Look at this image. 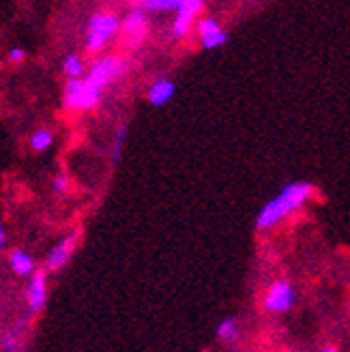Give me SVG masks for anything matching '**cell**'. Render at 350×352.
Returning a JSON list of instances; mask_svg holds the SVG:
<instances>
[{
	"label": "cell",
	"instance_id": "6da1fadb",
	"mask_svg": "<svg viewBox=\"0 0 350 352\" xmlns=\"http://www.w3.org/2000/svg\"><path fill=\"white\" fill-rule=\"evenodd\" d=\"M127 72V63L118 56L99 58L84 80H69L65 84L63 105L67 110H93L101 99V93Z\"/></svg>",
	"mask_w": 350,
	"mask_h": 352
},
{
	"label": "cell",
	"instance_id": "7a4b0ae2",
	"mask_svg": "<svg viewBox=\"0 0 350 352\" xmlns=\"http://www.w3.org/2000/svg\"><path fill=\"white\" fill-rule=\"evenodd\" d=\"M311 193H314V187L305 181L286 185L273 200H269L265 206H262V210L258 213V219H256V226L260 230H269V228L277 226L284 217L294 213L296 208H301L311 198Z\"/></svg>",
	"mask_w": 350,
	"mask_h": 352
},
{
	"label": "cell",
	"instance_id": "3957f363",
	"mask_svg": "<svg viewBox=\"0 0 350 352\" xmlns=\"http://www.w3.org/2000/svg\"><path fill=\"white\" fill-rule=\"evenodd\" d=\"M118 28H120V20L112 11H99L91 15L89 30H86V50L91 54H97V52H101L108 45V41L118 32Z\"/></svg>",
	"mask_w": 350,
	"mask_h": 352
},
{
	"label": "cell",
	"instance_id": "277c9868",
	"mask_svg": "<svg viewBox=\"0 0 350 352\" xmlns=\"http://www.w3.org/2000/svg\"><path fill=\"white\" fill-rule=\"evenodd\" d=\"M120 34H122V39H125L127 45H140L144 41L146 37V32H149V15L144 9H131L127 15H125V20L120 22Z\"/></svg>",
	"mask_w": 350,
	"mask_h": 352
},
{
	"label": "cell",
	"instance_id": "5b68a950",
	"mask_svg": "<svg viewBox=\"0 0 350 352\" xmlns=\"http://www.w3.org/2000/svg\"><path fill=\"white\" fill-rule=\"evenodd\" d=\"M294 305V288L290 281L279 279L265 294V309L271 314H284Z\"/></svg>",
	"mask_w": 350,
	"mask_h": 352
},
{
	"label": "cell",
	"instance_id": "8992f818",
	"mask_svg": "<svg viewBox=\"0 0 350 352\" xmlns=\"http://www.w3.org/2000/svg\"><path fill=\"white\" fill-rule=\"evenodd\" d=\"M200 11H202L200 0H181V7L174 11V22H172L174 37H185L189 32V26L196 22Z\"/></svg>",
	"mask_w": 350,
	"mask_h": 352
},
{
	"label": "cell",
	"instance_id": "52a82bcc",
	"mask_svg": "<svg viewBox=\"0 0 350 352\" xmlns=\"http://www.w3.org/2000/svg\"><path fill=\"white\" fill-rule=\"evenodd\" d=\"M80 232H72L69 236H65L61 243H56V248H52V252L45 258V271H58L69 262V258L74 256L76 245H78Z\"/></svg>",
	"mask_w": 350,
	"mask_h": 352
},
{
	"label": "cell",
	"instance_id": "ba28073f",
	"mask_svg": "<svg viewBox=\"0 0 350 352\" xmlns=\"http://www.w3.org/2000/svg\"><path fill=\"white\" fill-rule=\"evenodd\" d=\"M198 34H200V43L206 50H215L228 41V34L219 26L215 17H202L198 22Z\"/></svg>",
	"mask_w": 350,
	"mask_h": 352
},
{
	"label": "cell",
	"instance_id": "9c48e42d",
	"mask_svg": "<svg viewBox=\"0 0 350 352\" xmlns=\"http://www.w3.org/2000/svg\"><path fill=\"white\" fill-rule=\"evenodd\" d=\"M26 298H28V309L32 314H39L43 307H45V301H47V281H45V271H34L30 275V284H28V292H26Z\"/></svg>",
	"mask_w": 350,
	"mask_h": 352
},
{
	"label": "cell",
	"instance_id": "30bf717a",
	"mask_svg": "<svg viewBox=\"0 0 350 352\" xmlns=\"http://www.w3.org/2000/svg\"><path fill=\"white\" fill-rule=\"evenodd\" d=\"M174 93H177V86H174V82L162 78L149 88V103L151 105H166L174 97Z\"/></svg>",
	"mask_w": 350,
	"mask_h": 352
},
{
	"label": "cell",
	"instance_id": "8fae6325",
	"mask_svg": "<svg viewBox=\"0 0 350 352\" xmlns=\"http://www.w3.org/2000/svg\"><path fill=\"white\" fill-rule=\"evenodd\" d=\"M9 264H11L13 273H17L20 277H30L34 271H37V269H34L32 256L28 252H24V250H13L11 256H9Z\"/></svg>",
	"mask_w": 350,
	"mask_h": 352
},
{
	"label": "cell",
	"instance_id": "7c38bea8",
	"mask_svg": "<svg viewBox=\"0 0 350 352\" xmlns=\"http://www.w3.org/2000/svg\"><path fill=\"white\" fill-rule=\"evenodd\" d=\"M63 74L67 76V80H80V76H84V63L78 54H69L63 60Z\"/></svg>",
	"mask_w": 350,
	"mask_h": 352
},
{
	"label": "cell",
	"instance_id": "4fadbf2b",
	"mask_svg": "<svg viewBox=\"0 0 350 352\" xmlns=\"http://www.w3.org/2000/svg\"><path fill=\"white\" fill-rule=\"evenodd\" d=\"M52 144H54V133H52L50 129H45V127L37 129L30 135V146H32V151H37V153L47 151Z\"/></svg>",
	"mask_w": 350,
	"mask_h": 352
},
{
	"label": "cell",
	"instance_id": "5bb4252c",
	"mask_svg": "<svg viewBox=\"0 0 350 352\" xmlns=\"http://www.w3.org/2000/svg\"><path fill=\"white\" fill-rule=\"evenodd\" d=\"M237 336H239V322L234 318H223L217 324V338L219 340L232 342V340H237Z\"/></svg>",
	"mask_w": 350,
	"mask_h": 352
},
{
	"label": "cell",
	"instance_id": "9a60e30c",
	"mask_svg": "<svg viewBox=\"0 0 350 352\" xmlns=\"http://www.w3.org/2000/svg\"><path fill=\"white\" fill-rule=\"evenodd\" d=\"M181 7V0H146L142 3L144 11H177Z\"/></svg>",
	"mask_w": 350,
	"mask_h": 352
},
{
	"label": "cell",
	"instance_id": "2e32d148",
	"mask_svg": "<svg viewBox=\"0 0 350 352\" xmlns=\"http://www.w3.org/2000/svg\"><path fill=\"white\" fill-rule=\"evenodd\" d=\"M125 133H127V129L125 127H118V131H116V138H114V148H112V162L116 164L118 162V157H120V151H122V140H125Z\"/></svg>",
	"mask_w": 350,
	"mask_h": 352
},
{
	"label": "cell",
	"instance_id": "e0dca14e",
	"mask_svg": "<svg viewBox=\"0 0 350 352\" xmlns=\"http://www.w3.org/2000/svg\"><path fill=\"white\" fill-rule=\"evenodd\" d=\"M52 189H54L56 193H61V196H63V193H67V191H69V179H67L65 174H61L58 179H56L54 183H52Z\"/></svg>",
	"mask_w": 350,
	"mask_h": 352
},
{
	"label": "cell",
	"instance_id": "ac0fdd59",
	"mask_svg": "<svg viewBox=\"0 0 350 352\" xmlns=\"http://www.w3.org/2000/svg\"><path fill=\"white\" fill-rule=\"evenodd\" d=\"M24 58H26L24 47H11V50H9V60H11V63H22Z\"/></svg>",
	"mask_w": 350,
	"mask_h": 352
},
{
	"label": "cell",
	"instance_id": "d6986e66",
	"mask_svg": "<svg viewBox=\"0 0 350 352\" xmlns=\"http://www.w3.org/2000/svg\"><path fill=\"white\" fill-rule=\"evenodd\" d=\"M15 346H17V333H9V336H5L3 348L5 350H15Z\"/></svg>",
	"mask_w": 350,
	"mask_h": 352
},
{
	"label": "cell",
	"instance_id": "ffe728a7",
	"mask_svg": "<svg viewBox=\"0 0 350 352\" xmlns=\"http://www.w3.org/2000/svg\"><path fill=\"white\" fill-rule=\"evenodd\" d=\"M5 241H7V234H5V228L0 226V250H3V245H5Z\"/></svg>",
	"mask_w": 350,
	"mask_h": 352
},
{
	"label": "cell",
	"instance_id": "44dd1931",
	"mask_svg": "<svg viewBox=\"0 0 350 352\" xmlns=\"http://www.w3.org/2000/svg\"><path fill=\"white\" fill-rule=\"evenodd\" d=\"M320 352H338V350H336L333 346H327V348H325V350H320Z\"/></svg>",
	"mask_w": 350,
	"mask_h": 352
}]
</instances>
